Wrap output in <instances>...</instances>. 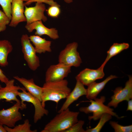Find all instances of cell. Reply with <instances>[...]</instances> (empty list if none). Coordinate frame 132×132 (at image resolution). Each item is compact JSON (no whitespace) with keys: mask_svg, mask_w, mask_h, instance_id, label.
<instances>
[{"mask_svg":"<svg viewBox=\"0 0 132 132\" xmlns=\"http://www.w3.org/2000/svg\"><path fill=\"white\" fill-rule=\"evenodd\" d=\"M68 82L66 79L55 82H45L44 84L41 95V103L44 108L45 102L48 101L58 104L61 99H65L71 91L68 87Z\"/></svg>","mask_w":132,"mask_h":132,"instance_id":"obj_1","label":"cell"},{"mask_svg":"<svg viewBox=\"0 0 132 132\" xmlns=\"http://www.w3.org/2000/svg\"><path fill=\"white\" fill-rule=\"evenodd\" d=\"M79 114V112L71 111L68 108L58 113L41 132H64L78 121Z\"/></svg>","mask_w":132,"mask_h":132,"instance_id":"obj_2","label":"cell"},{"mask_svg":"<svg viewBox=\"0 0 132 132\" xmlns=\"http://www.w3.org/2000/svg\"><path fill=\"white\" fill-rule=\"evenodd\" d=\"M89 100V101H87L91 103L88 106L81 107L79 110L80 111L86 114L92 113V115L88 117L90 121L92 119L94 121L98 120L103 114L106 113L109 114L118 119L121 118L113 111V109L104 105V103L106 100L104 96H101L99 98H96L94 100Z\"/></svg>","mask_w":132,"mask_h":132,"instance_id":"obj_3","label":"cell"},{"mask_svg":"<svg viewBox=\"0 0 132 132\" xmlns=\"http://www.w3.org/2000/svg\"><path fill=\"white\" fill-rule=\"evenodd\" d=\"M78 44L74 42L68 44L60 52L58 57L59 63L71 67L79 66L82 62L77 51Z\"/></svg>","mask_w":132,"mask_h":132,"instance_id":"obj_4","label":"cell"},{"mask_svg":"<svg viewBox=\"0 0 132 132\" xmlns=\"http://www.w3.org/2000/svg\"><path fill=\"white\" fill-rule=\"evenodd\" d=\"M22 92H19L18 96L20 98L21 106L22 110L26 108V104L24 102H27L32 103L35 109L34 116V122L36 123L44 115H47L49 112L43 107L41 102L37 98L33 96L28 92H27L24 87H22Z\"/></svg>","mask_w":132,"mask_h":132,"instance_id":"obj_5","label":"cell"},{"mask_svg":"<svg viewBox=\"0 0 132 132\" xmlns=\"http://www.w3.org/2000/svg\"><path fill=\"white\" fill-rule=\"evenodd\" d=\"M21 42L24 59L31 70H36L40 66V61L34 47L31 42L29 36L26 34H23Z\"/></svg>","mask_w":132,"mask_h":132,"instance_id":"obj_6","label":"cell"},{"mask_svg":"<svg viewBox=\"0 0 132 132\" xmlns=\"http://www.w3.org/2000/svg\"><path fill=\"white\" fill-rule=\"evenodd\" d=\"M23 110L21 101L16 102L13 105L6 109L0 110V124L12 128L16 123L22 119L19 109Z\"/></svg>","mask_w":132,"mask_h":132,"instance_id":"obj_7","label":"cell"},{"mask_svg":"<svg viewBox=\"0 0 132 132\" xmlns=\"http://www.w3.org/2000/svg\"><path fill=\"white\" fill-rule=\"evenodd\" d=\"M129 80L126 83L124 88H116L113 91L114 94L111 97V100L108 103L109 107L116 108L118 104L124 100L128 101L132 99V77L129 76Z\"/></svg>","mask_w":132,"mask_h":132,"instance_id":"obj_8","label":"cell"},{"mask_svg":"<svg viewBox=\"0 0 132 132\" xmlns=\"http://www.w3.org/2000/svg\"><path fill=\"white\" fill-rule=\"evenodd\" d=\"M71 67L59 63L51 65L46 72L45 82L57 81L64 79L71 72Z\"/></svg>","mask_w":132,"mask_h":132,"instance_id":"obj_9","label":"cell"},{"mask_svg":"<svg viewBox=\"0 0 132 132\" xmlns=\"http://www.w3.org/2000/svg\"><path fill=\"white\" fill-rule=\"evenodd\" d=\"M25 7L24 14L26 19V24L37 21H42L44 22L47 21V18L44 13L46 7L44 3L36 2L34 6Z\"/></svg>","mask_w":132,"mask_h":132,"instance_id":"obj_10","label":"cell"},{"mask_svg":"<svg viewBox=\"0 0 132 132\" xmlns=\"http://www.w3.org/2000/svg\"><path fill=\"white\" fill-rule=\"evenodd\" d=\"M104 67L101 65L96 70L85 68L76 77V80L79 81L84 85L88 86L96 80L102 78L104 77Z\"/></svg>","mask_w":132,"mask_h":132,"instance_id":"obj_11","label":"cell"},{"mask_svg":"<svg viewBox=\"0 0 132 132\" xmlns=\"http://www.w3.org/2000/svg\"><path fill=\"white\" fill-rule=\"evenodd\" d=\"M25 28L29 33H31L35 30V35L40 36L46 35L54 40L57 39L59 37L58 31L56 28H47L44 25L42 21H37L29 24H26Z\"/></svg>","mask_w":132,"mask_h":132,"instance_id":"obj_12","label":"cell"},{"mask_svg":"<svg viewBox=\"0 0 132 132\" xmlns=\"http://www.w3.org/2000/svg\"><path fill=\"white\" fill-rule=\"evenodd\" d=\"M23 1L21 0H13L11 4V18L9 26L15 27L20 23L26 22L24 14V7Z\"/></svg>","mask_w":132,"mask_h":132,"instance_id":"obj_13","label":"cell"},{"mask_svg":"<svg viewBox=\"0 0 132 132\" xmlns=\"http://www.w3.org/2000/svg\"><path fill=\"white\" fill-rule=\"evenodd\" d=\"M14 79L9 80L6 84V86L0 88V100L5 99L7 102L12 101L16 102L20 101L17 98L19 90L22 89V88L14 85Z\"/></svg>","mask_w":132,"mask_h":132,"instance_id":"obj_14","label":"cell"},{"mask_svg":"<svg viewBox=\"0 0 132 132\" xmlns=\"http://www.w3.org/2000/svg\"><path fill=\"white\" fill-rule=\"evenodd\" d=\"M87 94V89L84 85L79 81L76 80L75 87L66 97V99L60 110L58 113L68 108L73 102L77 100L80 97L86 95Z\"/></svg>","mask_w":132,"mask_h":132,"instance_id":"obj_15","label":"cell"},{"mask_svg":"<svg viewBox=\"0 0 132 132\" xmlns=\"http://www.w3.org/2000/svg\"><path fill=\"white\" fill-rule=\"evenodd\" d=\"M14 79L21 83L26 90L31 94L38 98L41 102L42 87L35 84L33 78L27 79L17 76L13 77Z\"/></svg>","mask_w":132,"mask_h":132,"instance_id":"obj_16","label":"cell"},{"mask_svg":"<svg viewBox=\"0 0 132 132\" xmlns=\"http://www.w3.org/2000/svg\"><path fill=\"white\" fill-rule=\"evenodd\" d=\"M117 77L115 76L111 75L101 82L97 83L94 82L91 83L88 86L87 89L86 98L89 99H94L109 81Z\"/></svg>","mask_w":132,"mask_h":132,"instance_id":"obj_17","label":"cell"},{"mask_svg":"<svg viewBox=\"0 0 132 132\" xmlns=\"http://www.w3.org/2000/svg\"><path fill=\"white\" fill-rule=\"evenodd\" d=\"M30 40L34 46L36 53L41 54L52 51L51 42L46 40L37 35H33L29 36Z\"/></svg>","mask_w":132,"mask_h":132,"instance_id":"obj_18","label":"cell"},{"mask_svg":"<svg viewBox=\"0 0 132 132\" xmlns=\"http://www.w3.org/2000/svg\"><path fill=\"white\" fill-rule=\"evenodd\" d=\"M12 46L10 42L6 40H0V66L5 67L8 64V56L12 51Z\"/></svg>","mask_w":132,"mask_h":132,"instance_id":"obj_19","label":"cell"},{"mask_svg":"<svg viewBox=\"0 0 132 132\" xmlns=\"http://www.w3.org/2000/svg\"><path fill=\"white\" fill-rule=\"evenodd\" d=\"M129 45L126 43H114L107 51V56L103 63L101 65L104 66L108 61L112 57L121 53L122 51L129 48Z\"/></svg>","mask_w":132,"mask_h":132,"instance_id":"obj_20","label":"cell"},{"mask_svg":"<svg viewBox=\"0 0 132 132\" xmlns=\"http://www.w3.org/2000/svg\"><path fill=\"white\" fill-rule=\"evenodd\" d=\"M3 126L7 132H36L37 131L36 130H31V125L28 119L25 120L23 124L16 125L12 128L5 125Z\"/></svg>","mask_w":132,"mask_h":132,"instance_id":"obj_21","label":"cell"},{"mask_svg":"<svg viewBox=\"0 0 132 132\" xmlns=\"http://www.w3.org/2000/svg\"><path fill=\"white\" fill-rule=\"evenodd\" d=\"M112 115L108 113L103 114L100 118L99 121L94 128L88 129L85 130V132H99L105 123L112 118Z\"/></svg>","mask_w":132,"mask_h":132,"instance_id":"obj_22","label":"cell"},{"mask_svg":"<svg viewBox=\"0 0 132 132\" xmlns=\"http://www.w3.org/2000/svg\"><path fill=\"white\" fill-rule=\"evenodd\" d=\"M109 123L113 128L115 132H132V125L123 126L118 124L117 122L110 121Z\"/></svg>","mask_w":132,"mask_h":132,"instance_id":"obj_23","label":"cell"},{"mask_svg":"<svg viewBox=\"0 0 132 132\" xmlns=\"http://www.w3.org/2000/svg\"><path fill=\"white\" fill-rule=\"evenodd\" d=\"M13 0H0V5L3 11L11 20V4Z\"/></svg>","mask_w":132,"mask_h":132,"instance_id":"obj_24","label":"cell"},{"mask_svg":"<svg viewBox=\"0 0 132 132\" xmlns=\"http://www.w3.org/2000/svg\"><path fill=\"white\" fill-rule=\"evenodd\" d=\"M11 20L5 13L0 10V32L5 30L7 25L9 24Z\"/></svg>","mask_w":132,"mask_h":132,"instance_id":"obj_25","label":"cell"},{"mask_svg":"<svg viewBox=\"0 0 132 132\" xmlns=\"http://www.w3.org/2000/svg\"><path fill=\"white\" fill-rule=\"evenodd\" d=\"M60 7L58 4L50 6L47 10L48 15L53 18L57 17L61 13Z\"/></svg>","mask_w":132,"mask_h":132,"instance_id":"obj_26","label":"cell"},{"mask_svg":"<svg viewBox=\"0 0 132 132\" xmlns=\"http://www.w3.org/2000/svg\"><path fill=\"white\" fill-rule=\"evenodd\" d=\"M84 124V121L82 120L78 121L72 125L64 132H85L83 127Z\"/></svg>","mask_w":132,"mask_h":132,"instance_id":"obj_27","label":"cell"},{"mask_svg":"<svg viewBox=\"0 0 132 132\" xmlns=\"http://www.w3.org/2000/svg\"><path fill=\"white\" fill-rule=\"evenodd\" d=\"M34 2L45 3L50 6L58 4L56 2L54 1L53 0H27L24 4L25 6H28Z\"/></svg>","mask_w":132,"mask_h":132,"instance_id":"obj_28","label":"cell"},{"mask_svg":"<svg viewBox=\"0 0 132 132\" xmlns=\"http://www.w3.org/2000/svg\"><path fill=\"white\" fill-rule=\"evenodd\" d=\"M9 79L4 74L2 70L0 68V81L5 84L9 81Z\"/></svg>","mask_w":132,"mask_h":132,"instance_id":"obj_29","label":"cell"},{"mask_svg":"<svg viewBox=\"0 0 132 132\" xmlns=\"http://www.w3.org/2000/svg\"><path fill=\"white\" fill-rule=\"evenodd\" d=\"M128 101V105L127 111H132V100L131 99Z\"/></svg>","mask_w":132,"mask_h":132,"instance_id":"obj_30","label":"cell"},{"mask_svg":"<svg viewBox=\"0 0 132 132\" xmlns=\"http://www.w3.org/2000/svg\"><path fill=\"white\" fill-rule=\"evenodd\" d=\"M0 132H7L3 125L0 124Z\"/></svg>","mask_w":132,"mask_h":132,"instance_id":"obj_31","label":"cell"},{"mask_svg":"<svg viewBox=\"0 0 132 132\" xmlns=\"http://www.w3.org/2000/svg\"><path fill=\"white\" fill-rule=\"evenodd\" d=\"M64 1L66 3H71L73 1L72 0H64Z\"/></svg>","mask_w":132,"mask_h":132,"instance_id":"obj_32","label":"cell"},{"mask_svg":"<svg viewBox=\"0 0 132 132\" xmlns=\"http://www.w3.org/2000/svg\"><path fill=\"white\" fill-rule=\"evenodd\" d=\"M21 0L23 1H25V2H26L27 0Z\"/></svg>","mask_w":132,"mask_h":132,"instance_id":"obj_33","label":"cell"},{"mask_svg":"<svg viewBox=\"0 0 132 132\" xmlns=\"http://www.w3.org/2000/svg\"><path fill=\"white\" fill-rule=\"evenodd\" d=\"M2 87L1 86L0 84V88H1Z\"/></svg>","mask_w":132,"mask_h":132,"instance_id":"obj_34","label":"cell"}]
</instances>
